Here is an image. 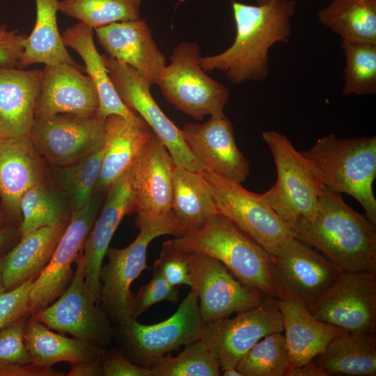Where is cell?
Segmentation results:
<instances>
[{
	"mask_svg": "<svg viewBox=\"0 0 376 376\" xmlns=\"http://www.w3.org/2000/svg\"><path fill=\"white\" fill-rule=\"evenodd\" d=\"M58 0H35L36 17L34 27L23 41L19 68L34 63H68L80 67L69 54L57 24Z\"/></svg>",
	"mask_w": 376,
	"mask_h": 376,
	"instance_id": "obj_32",
	"label": "cell"
},
{
	"mask_svg": "<svg viewBox=\"0 0 376 376\" xmlns=\"http://www.w3.org/2000/svg\"><path fill=\"white\" fill-rule=\"evenodd\" d=\"M26 35L0 25V66L19 68Z\"/></svg>",
	"mask_w": 376,
	"mask_h": 376,
	"instance_id": "obj_45",
	"label": "cell"
},
{
	"mask_svg": "<svg viewBox=\"0 0 376 376\" xmlns=\"http://www.w3.org/2000/svg\"><path fill=\"white\" fill-rule=\"evenodd\" d=\"M270 257L276 297H292L310 311L341 273L321 253L295 237Z\"/></svg>",
	"mask_w": 376,
	"mask_h": 376,
	"instance_id": "obj_11",
	"label": "cell"
},
{
	"mask_svg": "<svg viewBox=\"0 0 376 376\" xmlns=\"http://www.w3.org/2000/svg\"><path fill=\"white\" fill-rule=\"evenodd\" d=\"M312 361L329 375L375 376V332H347L336 336Z\"/></svg>",
	"mask_w": 376,
	"mask_h": 376,
	"instance_id": "obj_30",
	"label": "cell"
},
{
	"mask_svg": "<svg viewBox=\"0 0 376 376\" xmlns=\"http://www.w3.org/2000/svg\"><path fill=\"white\" fill-rule=\"evenodd\" d=\"M75 262L76 270L65 291L51 305L31 317L49 329L106 349L114 337L112 322L86 283L82 249Z\"/></svg>",
	"mask_w": 376,
	"mask_h": 376,
	"instance_id": "obj_10",
	"label": "cell"
},
{
	"mask_svg": "<svg viewBox=\"0 0 376 376\" xmlns=\"http://www.w3.org/2000/svg\"><path fill=\"white\" fill-rule=\"evenodd\" d=\"M49 166L29 136L0 139V200L2 212L16 225L22 214L20 200L26 191L49 178Z\"/></svg>",
	"mask_w": 376,
	"mask_h": 376,
	"instance_id": "obj_20",
	"label": "cell"
},
{
	"mask_svg": "<svg viewBox=\"0 0 376 376\" xmlns=\"http://www.w3.org/2000/svg\"><path fill=\"white\" fill-rule=\"evenodd\" d=\"M24 343L32 362L45 368L60 362L73 365L98 358L104 350L77 338L54 333L31 315L25 327Z\"/></svg>",
	"mask_w": 376,
	"mask_h": 376,
	"instance_id": "obj_31",
	"label": "cell"
},
{
	"mask_svg": "<svg viewBox=\"0 0 376 376\" xmlns=\"http://www.w3.org/2000/svg\"><path fill=\"white\" fill-rule=\"evenodd\" d=\"M174 249L212 257L240 281L276 297L270 255L226 216L217 212L198 230L164 242Z\"/></svg>",
	"mask_w": 376,
	"mask_h": 376,
	"instance_id": "obj_3",
	"label": "cell"
},
{
	"mask_svg": "<svg viewBox=\"0 0 376 376\" xmlns=\"http://www.w3.org/2000/svg\"><path fill=\"white\" fill-rule=\"evenodd\" d=\"M217 212L212 194L200 173L175 165L171 216L181 236L199 230Z\"/></svg>",
	"mask_w": 376,
	"mask_h": 376,
	"instance_id": "obj_29",
	"label": "cell"
},
{
	"mask_svg": "<svg viewBox=\"0 0 376 376\" xmlns=\"http://www.w3.org/2000/svg\"><path fill=\"white\" fill-rule=\"evenodd\" d=\"M262 136L272 153L277 172L275 185L262 196L292 229L300 219L313 220L326 188L319 171L285 134L270 130L263 132Z\"/></svg>",
	"mask_w": 376,
	"mask_h": 376,
	"instance_id": "obj_5",
	"label": "cell"
},
{
	"mask_svg": "<svg viewBox=\"0 0 376 376\" xmlns=\"http://www.w3.org/2000/svg\"><path fill=\"white\" fill-rule=\"evenodd\" d=\"M33 280H29L18 287L0 294V329L30 316L29 291Z\"/></svg>",
	"mask_w": 376,
	"mask_h": 376,
	"instance_id": "obj_43",
	"label": "cell"
},
{
	"mask_svg": "<svg viewBox=\"0 0 376 376\" xmlns=\"http://www.w3.org/2000/svg\"><path fill=\"white\" fill-rule=\"evenodd\" d=\"M221 373V375L224 376H243L237 368L233 366H228L223 368Z\"/></svg>",
	"mask_w": 376,
	"mask_h": 376,
	"instance_id": "obj_50",
	"label": "cell"
},
{
	"mask_svg": "<svg viewBox=\"0 0 376 376\" xmlns=\"http://www.w3.org/2000/svg\"><path fill=\"white\" fill-rule=\"evenodd\" d=\"M185 253L191 288L198 294L206 323L249 309L267 296L240 281L219 260L203 254Z\"/></svg>",
	"mask_w": 376,
	"mask_h": 376,
	"instance_id": "obj_16",
	"label": "cell"
},
{
	"mask_svg": "<svg viewBox=\"0 0 376 376\" xmlns=\"http://www.w3.org/2000/svg\"><path fill=\"white\" fill-rule=\"evenodd\" d=\"M19 205L21 236L42 227L68 226L73 212L67 196L49 178L26 191Z\"/></svg>",
	"mask_w": 376,
	"mask_h": 376,
	"instance_id": "obj_33",
	"label": "cell"
},
{
	"mask_svg": "<svg viewBox=\"0 0 376 376\" xmlns=\"http://www.w3.org/2000/svg\"><path fill=\"white\" fill-rule=\"evenodd\" d=\"M42 70L0 66V139L29 136Z\"/></svg>",
	"mask_w": 376,
	"mask_h": 376,
	"instance_id": "obj_24",
	"label": "cell"
},
{
	"mask_svg": "<svg viewBox=\"0 0 376 376\" xmlns=\"http://www.w3.org/2000/svg\"><path fill=\"white\" fill-rule=\"evenodd\" d=\"M81 66L68 63L45 65L36 101L35 118L58 113L93 115L98 111L96 88Z\"/></svg>",
	"mask_w": 376,
	"mask_h": 376,
	"instance_id": "obj_21",
	"label": "cell"
},
{
	"mask_svg": "<svg viewBox=\"0 0 376 376\" xmlns=\"http://www.w3.org/2000/svg\"><path fill=\"white\" fill-rule=\"evenodd\" d=\"M104 193L95 191L84 207L73 211L48 264L32 283L29 300L31 316L51 305L69 286L74 276L72 264L83 249L98 214Z\"/></svg>",
	"mask_w": 376,
	"mask_h": 376,
	"instance_id": "obj_15",
	"label": "cell"
},
{
	"mask_svg": "<svg viewBox=\"0 0 376 376\" xmlns=\"http://www.w3.org/2000/svg\"><path fill=\"white\" fill-rule=\"evenodd\" d=\"M101 361L103 376H152L150 368L134 363L121 350L104 349Z\"/></svg>",
	"mask_w": 376,
	"mask_h": 376,
	"instance_id": "obj_44",
	"label": "cell"
},
{
	"mask_svg": "<svg viewBox=\"0 0 376 376\" xmlns=\"http://www.w3.org/2000/svg\"><path fill=\"white\" fill-rule=\"evenodd\" d=\"M317 16L344 40L376 43V0H333Z\"/></svg>",
	"mask_w": 376,
	"mask_h": 376,
	"instance_id": "obj_34",
	"label": "cell"
},
{
	"mask_svg": "<svg viewBox=\"0 0 376 376\" xmlns=\"http://www.w3.org/2000/svg\"><path fill=\"white\" fill-rule=\"evenodd\" d=\"M175 165L152 132L129 169L137 228L171 217Z\"/></svg>",
	"mask_w": 376,
	"mask_h": 376,
	"instance_id": "obj_17",
	"label": "cell"
},
{
	"mask_svg": "<svg viewBox=\"0 0 376 376\" xmlns=\"http://www.w3.org/2000/svg\"><path fill=\"white\" fill-rule=\"evenodd\" d=\"M6 253L0 255V294L4 292V288L1 281V273L5 262Z\"/></svg>",
	"mask_w": 376,
	"mask_h": 376,
	"instance_id": "obj_52",
	"label": "cell"
},
{
	"mask_svg": "<svg viewBox=\"0 0 376 376\" xmlns=\"http://www.w3.org/2000/svg\"><path fill=\"white\" fill-rule=\"evenodd\" d=\"M104 142L94 152L63 166H50L49 180L68 197L72 210L84 207L95 192L99 178Z\"/></svg>",
	"mask_w": 376,
	"mask_h": 376,
	"instance_id": "obj_35",
	"label": "cell"
},
{
	"mask_svg": "<svg viewBox=\"0 0 376 376\" xmlns=\"http://www.w3.org/2000/svg\"><path fill=\"white\" fill-rule=\"evenodd\" d=\"M341 47L345 57L343 95L375 94L376 43L343 40Z\"/></svg>",
	"mask_w": 376,
	"mask_h": 376,
	"instance_id": "obj_37",
	"label": "cell"
},
{
	"mask_svg": "<svg viewBox=\"0 0 376 376\" xmlns=\"http://www.w3.org/2000/svg\"><path fill=\"white\" fill-rule=\"evenodd\" d=\"M282 318L290 367L301 366L322 353L346 331L314 317L301 303L286 295L274 298Z\"/></svg>",
	"mask_w": 376,
	"mask_h": 376,
	"instance_id": "obj_25",
	"label": "cell"
},
{
	"mask_svg": "<svg viewBox=\"0 0 376 376\" xmlns=\"http://www.w3.org/2000/svg\"><path fill=\"white\" fill-rule=\"evenodd\" d=\"M152 133L140 116L134 120L116 114L106 117L104 155L95 191L106 192L130 168Z\"/></svg>",
	"mask_w": 376,
	"mask_h": 376,
	"instance_id": "obj_26",
	"label": "cell"
},
{
	"mask_svg": "<svg viewBox=\"0 0 376 376\" xmlns=\"http://www.w3.org/2000/svg\"><path fill=\"white\" fill-rule=\"evenodd\" d=\"M161 272L169 283L173 286L186 285L191 287L188 263L184 251L163 243L159 258L153 264Z\"/></svg>",
	"mask_w": 376,
	"mask_h": 376,
	"instance_id": "obj_42",
	"label": "cell"
},
{
	"mask_svg": "<svg viewBox=\"0 0 376 376\" xmlns=\"http://www.w3.org/2000/svg\"><path fill=\"white\" fill-rule=\"evenodd\" d=\"M101 358H95L71 365L68 376H102Z\"/></svg>",
	"mask_w": 376,
	"mask_h": 376,
	"instance_id": "obj_47",
	"label": "cell"
},
{
	"mask_svg": "<svg viewBox=\"0 0 376 376\" xmlns=\"http://www.w3.org/2000/svg\"><path fill=\"white\" fill-rule=\"evenodd\" d=\"M206 322L199 308L198 294L194 289L168 319L144 324L136 318L123 320L118 325V338L125 355L134 363L150 368L162 357L202 339Z\"/></svg>",
	"mask_w": 376,
	"mask_h": 376,
	"instance_id": "obj_6",
	"label": "cell"
},
{
	"mask_svg": "<svg viewBox=\"0 0 376 376\" xmlns=\"http://www.w3.org/2000/svg\"><path fill=\"white\" fill-rule=\"evenodd\" d=\"M285 376H328V375L311 360L301 366L290 367Z\"/></svg>",
	"mask_w": 376,
	"mask_h": 376,
	"instance_id": "obj_49",
	"label": "cell"
},
{
	"mask_svg": "<svg viewBox=\"0 0 376 376\" xmlns=\"http://www.w3.org/2000/svg\"><path fill=\"white\" fill-rule=\"evenodd\" d=\"M94 33L107 55L136 70L151 86L156 84L166 61L145 20L114 22Z\"/></svg>",
	"mask_w": 376,
	"mask_h": 376,
	"instance_id": "obj_22",
	"label": "cell"
},
{
	"mask_svg": "<svg viewBox=\"0 0 376 376\" xmlns=\"http://www.w3.org/2000/svg\"><path fill=\"white\" fill-rule=\"evenodd\" d=\"M111 81L121 100L151 128L175 165L192 171L204 169L187 145L180 130L162 111L150 93L151 85L136 70L102 54Z\"/></svg>",
	"mask_w": 376,
	"mask_h": 376,
	"instance_id": "obj_12",
	"label": "cell"
},
{
	"mask_svg": "<svg viewBox=\"0 0 376 376\" xmlns=\"http://www.w3.org/2000/svg\"><path fill=\"white\" fill-rule=\"evenodd\" d=\"M141 0H61L59 11L93 29L140 19Z\"/></svg>",
	"mask_w": 376,
	"mask_h": 376,
	"instance_id": "obj_36",
	"label": "cell"
},
{
	"mask_svg": "<svg viewBox=\"0 0 376 376\" xmlns=\"http://www.w3.org/2000/svg\"><path fill=\"white\" fill-rule=\"evenodd\" d=\"M105 120L98 111L35 118L29 137L49 166H63L90 155L103 143Z\"/></svg>",
	"mask_w": 376,
	"mask_h": 376,
	"instance_id": "obj_13",
	"label": "cell"
},
{
	"mask_svg": "<svg viewBox=\"0 0 376 376\" xmlns=\"http://www.w3.org/2000/svg\"><path fill=\"white\" fill-rule=\"evenodd\" d=\"M312 221L299 219L294 237L321 253L341 272H376V224L325 188Z\"/></svg>",
	"mask_w": 376,
	"mask_h": 376,
	"instance_id": "obj_2",
	"label": "cell"
},
{
	"mask_svg": "<svg viewBox=\"0 0 376 376\" xmlns=\"http://www.w3.org/2000/svg\"><path fill=\"white\" fill-rule=\"evenodd\" d=\"M134 212L129 169L106 191L104 206L85 240L82 256L86 283L97 304H100V274L111 238L123 218Z\"/></svg>",
	"mask_w": 376,
	"mask_h": 376,
	"instance_id": "obj_23",
	"label": "cell"
},
{
	"mask_svg": "<svg viewBox=\"0 0 376 376\" xmlns=\"http://www.w3.org/2000/svg\"><path fill=\"white\" fill-rule=\"evenodd\" d=\"M290 368V357L282 332L263 337L237 366L243 376H285Z\"/></svg>",
	"mask_w": 376,
	"mask_h": 376,
	"instance_id": "obj_39",
	"label": "cell"
},
{
	"mask_svg": "<svg viewBox=\"0 0 376 376\" xmlns=\"http://www.w3.org/2000/svg\"><path fill=\"white\" fill-rule=\"evenodd\" d=\"M12 224L14 223L2 212V210H0V228H3Z\"/></svg>",
	"mask_w": 376,
	"mask_h": 376,
	"instance_id": "obj_51",
	"label": "cell"
},
{
	"mask_svg": "<svg viewBox=\"0 0 376 376\" xmlns=\"http://www.w3.org/2000/svg\"><path fill=\"white\" fill-rule=\"evenodd\" d=\"M181 132L205 169L237 183L246 180L249 162L237 146L233 124L226 116H211L199 124L187 122Z\"/></svg>",
	"mask_w": 376,
	"mask_h": 376,
	"instance_id": "obj_19",
	"label": "cell"
},
{
	"mask_svg": "<svg viewBox=\"0 0 376 376\" xmlns=\"http://www.w3.org/2000/svg\"><path fill=\"white\" fill-rule=\"evenodd\" d=\"M199 173L212 194L217 212L228 217L270 256L294 237L292 228L261 194L249 191L241 184L206 169Z\"/></svg>",
	"mask_w": 376,
	"mask_h": 376,
	"instance_id": "obj_9",
	"label": "cell"
},
{
	"mask_svg": "<svg viewBox=\"0 0 376 376\" xmlns=\"http://www.w3.org/2000/svg\"><path fill=\"white\" fill-rule=\"evenodd\" d=\"M274 1L276 0H256V2L258 5H263V4L271 3Z\"/></svg>",
	"mask_w": 376,
	"mask_h": 376,
	"instance_id": "obj_53",
	"label": "cell"
},
{
	"mask_svg": "<svg viewBox=\"0 0 376 376\" xmlns=\"http://www.w3.org/2000/svg\"><path fill=\"white\" fill-rule=\"evenodd\" d=\"M94 29L78 22L62 33L63 43L74 49L84 61V72L93 81L99 96L98 113L107 117L111 114L134 120L139 117L128 108L118 95L109 76L102 55L95 47Z\"/></svg>",
	"mask_w": 376,
	"mask_h": 376,
	"instance_id": "obj_28",
	"label": "cell"
},
{
	"mask_svg": "<svg viewBox=\"0 0 376 376\" xmlns=\"http://www.w3.org/2000/svg\"><path fill=\"white\" fill-rule=\"evenodd\" d=\"M178 299V288L169 283L159 269L153 267V275L150 281L142 285L138 292L134 295L132 318H136L157 303L177 302Z\"/></svg>",
	"mask_w": 376,
	"mask_h": 376,
	"instance_id": "obj_40",
	"label": "cell"
},
{
	"mask_svg": "<svg viewBox=\"0 0 376 376\" xmlns=\"http://www.w3.org/2000/svg\"><path fill=\"white\" fill-rule=\"evenodd\" d=\"M66 374L52 368H45L34 363H6L0 365V376H65Z\"/></svg>",
	"mask_w": 376,
	"mask_h": 376,
	"instance_id": "obj_46",
	"label": "cell"
},
{
	"mask_svg": "<svg viewBox=\"0 0 376 376\" xmlns=\"http://www.w3.org/2000/svg\"><path fill=\"white\" fill-rule=\"evenodd\" d=\"M200 54L196 43L180 42L173 50L170 63L156 84L170 104L196 120L208 115L224 116L229 91L205 73L199 63Z\"/></svg>",
	"mask_w": 376,
	"mask_h": 376,
	"instance_id": "obj_7",
	"label": "cell"
},
{
	"mask_svg": "<svg viewBox=\"0 0 376 376\" xmlns=\"http://www.w3.org/2000/svg\"><path fill=\"white\" fill-rule=\"evenodd\" d=\"M236 314L205 324L202 340L217 359L221 371L228 366L237 368L263 337L283 331L281 313L272 297L265 296L256 306Z\"/></svg>",
	"mask_w": 376,
	"mask_h": 376,
	"instance_id": "obj_14",
	"label": "cell"
},
{
	"mask_svg": "<svg viewBox=\"0 0 376 376\" xmlns=\"http://www.w3.org/2000/svg\"><path fill=\"white\" fill-rule=\"evenodd\" d=\"M301 152L316 166L326 188L352 196L363 207L366 217L376 224L373 188L376 177L375 136L340 139L329 134Z\"/></svg>",
	"mask_w": 376,
	"mask_h": 376,
	"instance_id": "obj_4",
	"label": "cell"
},
{
	"mask_svg": "<svg viewBox=\"0 0 376 376\" xmlns=\"http://www.w3.org/2000/svg\"><path fill=\"white\" fill-rule=\"evenodd\" d=\"M19 226L12 224L0 228V255L8 252L19 240Z\"/></svg>",
	"mask_w": 376,
	"mask_h": 376,
	"instance_id": "obj_48",
	"label": "cell"
},
{
	"mask_svg": "<svg viewBox=\"0 0 376 376\" xmlns=\"http://www.w3.org/2000/svg\"><path fill=\"white\" fill-rule=\"evenodd\" d=\"M152 376H219L220 364L202 340L185 345L176 357L167 354L151 368Z\"/></svg>",
	"mask_w": 376,
	"mask_h": 376,
	"instance_id": "obj_38",
	"label": "cell"
},
{
	"mask_svg": "<svg viewBox=\"0 0 376 376\" xmlns=\"http://www.w3.org/2000/svg\"><path fill=\"white\" fill-rule=\"evenodd\" d=\"M29 317L0 329V365L33 363L24 343V330Z\"/></svg>",
	"mask_w": 376,
	"mask_h": 376,
	"instance_id": "obj_41",
	"label": "cell"
},
{
	"mask_svg": "<svg viewBox=\"0 0 376 376\" xmlns=\"http://www.w3.org/2000/svg\"><path fill=\"white\" fill-rule=\"evenodd\" d=\"M295 6L293 0L256 6L233 2L236 26L233 43L220 54L201 56V66L205 71L221 72L234 84L265 80L269 70V49L276 42L290 40Z\"/></svg>",
	"mask_w": 376,
	"mask_h": 376,
	"instance_id": "obj_1",
	"label": "cell"
},
{
	"mask_svg": "<svg viewBox=\"0 0 376 376\" xmlns=\"http://www.w3.org/2000/svg\"><path fill=\"white\" fill-rule=\"evenodd\" d=\"M45 226L21 236L6 253L1 273L4 291L36 280L48 264L66 228Z\"/></svg>",
	"mask_w": 376,
	"mask_h": 376,
	"instance_id": "obj_27",
	"label": "cell"
},
{
	"mask_svg": "<svg viewBox=\"0 0 376 376\" xmlns=\"http://www.w3.org/2000/svg\"><path fill=\"white\" fill-rule=\"evenodd\" d=\"M136 239L123 249L109 248L108 263L100 269V303L111 322L118 324L132 318L134 293L130 286L141 273L150 269L146 263L149 244L164 235L180 237L181 233L171 217L143 225L139 228Z\"/></svg>",
	"mask_w": 376,
	"mask_h": 376,
	"instance_id": "obj_8",
	"label": "cell"
},
{
	"mask_svg": "<svg viewBox=\"0 0 376 376\" xmlns=\"http://www.w3.org/2000/svg\"><path fill=\"white\" fill-rule=\"evenodd\" d=\"M311 313L347 332H375L376 272H341Z\"/></svg>",
	"mask_w": 376,
	"mask_h": 376,
	"instance_id": "obj_18",
	"label": "cell"
}]
</instances>
